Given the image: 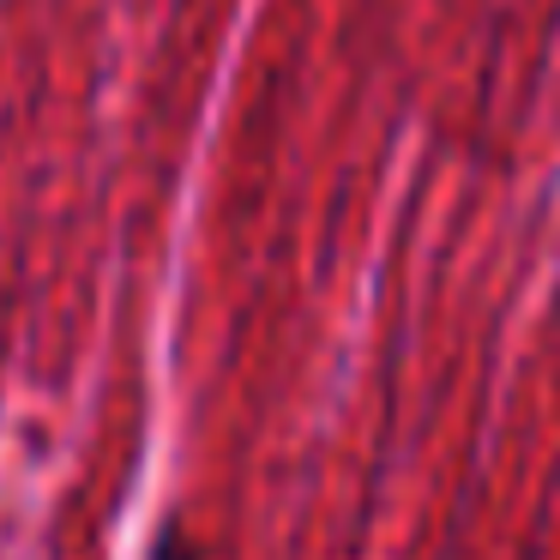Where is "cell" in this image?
Here are the masks:
<instances>
[{
  "instance_id": "cell-1",
  "label": "cell",
  "mask_w": 560,
  "mask_h": 560,
  "mask_svg": "<svg viewBox=\"0 0 560 560\" xmlns=\"http://www.w3.org/2000/svg\"><path fill=\"white\" fill-rule=\"evenodd\" d=\"M145 560H206V555H199V542L187 536L182 518H163L158 536H151V548H145Z\"/></svg>"
}]
</instances>
